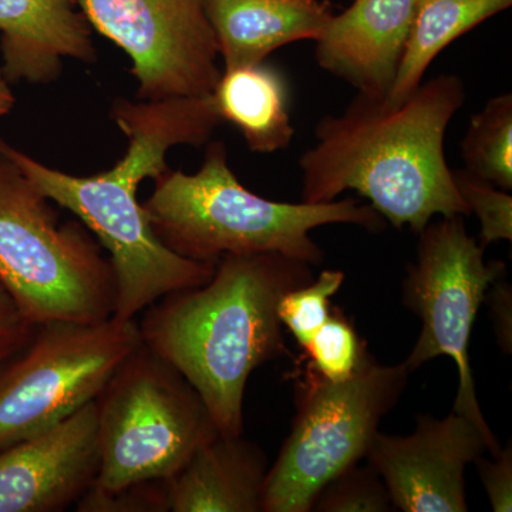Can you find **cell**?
Returning <instances> with one entry per match:
<instances>
[{
    "label": "cell",
    "mask_w": 512,
    "mask_h": 512,
    "mask_svg": "<svg viewBox=\"0 0 512 512\" xmlns=\"http://www.w3.org/2000/svg\"><path fill=\"white\" fill-rule=\"evenodd\" d=\"M111 117L128 140L109 171L76 177L47 167L0 138V150L50 201L72 211L109 251L116 281L114 318L131 320L170 293L207 284L215 264L175 254L154 234L137 198L141 181L168 170L171 147L202 146L221 123L211 94L117 100Z\"/></svg>",
    "instance_id": "cell-1"
},
{
    "label": "cell",
    "mask_w": 512,
    "mask_h": 512,
    "mask_svg": "<svg viewBox=\"0 0 512 512\" xmlns=\"http://www.w3.org/2000/svg\"><path fill=\"white\" fill-rule=\"evenodd\" d=\"M464 101L456 74L421 83L400 101L357 94L342 114L316 126V144L299 160L302 202L335 201L353 190L394 228L416 234L434 217H467L444 156L448 124Z\"/></svg>",
    "instance_id": "cell-2"
},
{
    "label": "cell",
    "mask_w": 512,
    "mask_h": 512,
    "mask_svg": "<svg viewBox=\"0 0 512 512\" xmlns=\"http://www.w3.org/2000/svg\"><path fill=\"white\" fill-rule=\"evenodd\" d=\"M312 268L275 252L225 255L207 284L158 299L138 323L144 345L200 394L220 436L244 434L249 376L286 353L279 301L311 282Z\"/></svg>",
    "instance_id": "cell-3"
},
{
    "label": "cell",
    "mask_w": 512,
    "mask_h": 512,
    "mask_svg": "<svg viewBox=\"0 0 512 512\" xmlns=\"http://www.w3.org/2000/svg\"><path fill=\"white\" fill-rule=\"evenodd\" d=\"M154 181L143 204L151 228L165 247L192 261L217 264L225 255L275 252L318 266L325 254L311 237L313 229L333 224L384 229L383 218L356 200L289 204L254 194L229 168L221 141L208 144L197 173L168 168Z\"/></svg>",
    "instance_id": "cell-4"
},
{
    "label": "cell",
    "mask_w": 512,
    "mask_h": 512,
    "mask_svg": "<svg viewBox=\"0 0 512 512\" xmlns=\"http://www.w3.org/2000/svg\"><path fill=\"white\" fill-rule=\"evenodd\" d=\"M49 201L0 150V282L33 325L110 319V259L82 222L60 225Z\"/></svg>",
    "instance_id": "cell-5"
},
{
    "label": "cell",
    "mask_w": 512,
    "mask_h": 512,
    "mask_svg": "<svg viewBox=\"0 0 512 512\" xmlns=\"http://www.w3.org/2000/svg\"><path fill=\"white\" fill-rule=\"evenodd\" d=\"M96 403L100 468L89 488L96 493L170 480L198 448L220 436L197 390L144 343Z\"/></svg>",
    "instance_id": "cell-6"
},
{
    "label": "cell",
    "mask_w": 512,
    "mask_h": 512,
    "mask_svg": "<svg viewBox=\"0 0 512 512\" xmlns=\"http://www.w3.org/2000/svg\"><path fill=\"white\" fill-rule=\"evenodd\" d=\"M299 372L296 416L266 474L262 512H309L323 487L359 464L409 383L402 363L380 365L369 352L355 375L333 383Z\"/></svg>",
    "instance_id": "cell-7"
},
{
    "label": "cell",
    "mask_w": 512,
    "mask_h": 512,
    "mask_svg": "<svg viewBox=\"0 0 512 512\" xmlns=\"http://www.w3.org/2000/svg\"><path fill=\"white\" fill-rule=\"evenodd\" d=\"M417 235L416 262L407 266L402 295L403 305L423 326L403 365L413 373L436 357H450L458 372L453 410L476 424L497 457L503 447L481 412L468 348L488 289L507 268L501 261L485 262V248L468 234L460 215L430 221Z\"/></svg>",
    "instance_id": "cell-8"
},
{
    "label": "cell",
    "mask_w": 512,
    "mask_h": 512,
    "mask_svg": "<svg viewBox=\"0 0 512 512\" xmlns=\"http://www.w3.org/2000/svg\"><path fill=\"white\" fill-rule=\"evenodd\" d=\"M143 345L136 320L47 322L0 367V450L32 439L94 402Z\"/></svg>",
    "instance_id": "cell-9"
},
{
    "label": "cell",
    "mask_w": 512,
    "mask_h": 512,
    "mask_svg": "<svg viewBox=\"0 0 512 512\" xmlns=\"http://www.w3.org/2000/svg\"><path fill=\"white\" fill-rule=\"evenodd\" d=\"M90 26L130 56L140 100L202 97L222 70L207 0H80Z\"/></svg>",
    "instance_id": "cell-10"
},
{
    "label": "cell",
    "mask_w": 512,
    "mask_h": 512,
    "mask_svg": "<svg viewBox=\"0 0 512 512\" xmlns=\"http://www.w3.org/2000/svg\"><path fill=\"white\" fill-rule=\"evenodd\" d=\"M485 451L481 430L451 410L444 419L419 414L407 436L379 431L365 458L382 477L394 510L466 512V468Z\"/></svg>",
    "instance_id": "cell-11"
},
{
    "label": "cell",
    "mask_w": 512,
    "mask_h": 512,
    "mask_svg": "<svg viewBox=\"0 0 512 512\" xmlns=\"http://www.w3.org/2000/svg\"><path fill=\"white\" fill-rule=\"evenodd\" d=\"M100 468L97 403L0 450V512H59L89 491Z\"/></svg>",
    "instance_id": "cell-12"
},
{
    "label": "cell",
    "mask_w": 512,
    "mask_h": 512,
    "mask_svg": "<svg viewBox=\"0 0 512 512\" xmlns=\"http://www.w3.org/2000/svg\"><path fill=\"white\" fill-rule=\"evenodd\" d=\"M420 0H353L333 13L315 40V56L326 72L360 94L384 99L392 89L412 32Z\"/></svg>",
    "instance_id": "cell-13"
},
{
    "label": "cell",
    "mask_w": 512,
    "mask_h": 512,
    "mask_svg": "<svg viewBox=\"0 0 512 512\" xmlns=\"http://www.w3.org/2000/svg\"><path fill=\"white\" fill-rule=\"evenodd\" d=\"M80 0H0V50L8 82L55 83L64 59L97 60Z\"/></svg>",
    "instance_id": "cell-14"
},
{
    "label": "cell",
    "mask_w": 512,
    "mask_h": 512,
    "mask_svg": "<svg viewBox=\"0 0 512 512\" xmlns=\"http://www.w3.org/2000/svg\"><path fill=\"white\" fill-rule=\"evenodd\" d=\"M224 69L265 62L291 43L316 40L333 16L326 0H207Z\"/></svg>",
    "instance_id": "cell-15"
},
{
    "label": "cell",
    "mask_w": 512,
    "mask_h": 512,
    "mask_svg": "<svg viewBox=\"0 0 512 512\" xmlns=\"http://www.w3.org/2000/svg\"><path fill=\"white\" fill-rule=\"evenodd\" d=\"M268 458L244 436H217L168 480L173 512H262Z\"/></svg>",
    "instance_id": "cell-16"
},
{
    "label": "cell",
    "mask_w": 512,
    "mask_h": 512,
    "mask_svg": "<svg viewBox=\"0 0 512 512\" xmlns=\"http://www.w3.org/2000/svg\"><path fill=\"white\" fill-rule=\"evenodd\" d=\"M211 97L221 121L237 127L254 153H276L292 143L288 80L272 64L222 70Z\"/></svg>",
    "instance_id": "cell-17"
},
{
    "label": "cell",
    "mask_w": 512,
    "mask_h": 512,
    "mask_svg": "<svg viewBox=\"0 0 512 512\" xmlns=\"http://www.w3.org/2000/svg\"><path fill=\"white\" fill-rule=\"evenodd\" d=\"M511 6L512 0H420L402 63L386 99H406L423 83L430 64L447 46Z\"/></svg>",
    "instance_id": "cell-18"
},
{
    "label": "cell",
    "mask_w": 512,
    "mask_h": 512,
    "mask_svg": "<svg viewBox=\"0 0 512 512\" xmlns=\"http://www.w3.org/2000/svg\"><path fill=\"white\" fill-rule=\"evenodd\" d=\"M461 156L468 173L501 190H512L511 93L493 97L471 117L461 143Z\"/></svg>",
    "instance_id": "cell-19"
},
{
    "label": "cell",
    "mask_w": 512,
    "mask_h": 512,
    "mask_svg": "<svg viewBox=\"0 0 512 512\" xmlns=\"http://www.w3.org/2000/svg\"><path fill=\"white\" fill-rule=\"evenodd\" d=\"M309 367L328 382L338 383L355 375L367 352L352 323L332 306L328 320L303 348Z\"/></svg>",
    "instance_id": "cell-20"
},
{
    "label": "cell",
    "mask_w": 512,
    "mask_h": 512,
    "mask_svg": "<svg viewBox=\"0 0 512 512\" xmlns=\"http://www.w3.org/2000/svg\"><path fill=\"white\" fill-rule=\"evenodd\" d=\"M343 282L345 274L342 271L325 269L308 284L293 288L282 296L278 305L279 319L302 349L328 320L332 311L330 299L339 292Z\"/></svg>",
    "instance_id": "cell-21"
},
{
    "label": "cell",
    "mask_w": 512,
    "mask_h": 512,
    "mask_svg": "<svg viewBox=\"0 0 512 512\" xmlns=\"http://www.w3.org/2000/svg\"><path fill=\"white\" fill-rule=\"evenodd\" d=\"M394 510L382 477L367 464L349 467L320 490L312 511L387 512Z\"/></svg>",
    "instance_id": "cell-22"
},
{
    "label": "cell",
    "mask_w": 512,
    "mask_h": 512,
    "mask_svg": "<svg viewBox=\"0 0 512 512\" xmlns=\"http://www.w3.org/2000/svg\"><path fill=\"white\" fill-rule=\"evenodd\" d=\"M453 180L468 210L480 220V242L483 248L498 241H512V197L483 178L454 170Z\"/></svg>",
    "instance_id": "cell-23"
},
{
    "label": "cell",
    "mask_w": 512,
    "mask_h": 512,
    "mask_svg": "<svg viewBox=\"0 0 512 512\" xmlns=\"http://www.w3.org/2000/svg\"><path fill=\"white\" fill-rule=\"evenodd\" d=\"M80 512H167L168 480L130 485L114 493L89 490L77 501Z\"/></svg>",
    "instance_id": "cell-24"
},
{
    "label": "cell",
    "mask_w": 512,
    "mask_h": 512,
    "mask_svg": "<svg viewBox=\"0 0 512 512\" xmlns=\"http://www.w3.org/2000/svg\"><path fill=\"white\" fill-rule=\"evenodd\" d=\"M36 328L0 282V367L28 345Z\"/></svg>",
    "instance_id": "cell-25"
},
{
    "label": "cell",
    "mask_w": 512,
    "mask_h": 512,
    "mask_svg": "<svg viewBox=\"0 0 512 512\" xmlns=\"http://www.w3.org/2000/svg\"><path fill=\"white\" fill-rule=\"evenodd\" d=\"M478 474L494 512L512 511V448H503L493 460L480 457Z\"/></svg>",
    "instance_id": "cell-26"
},
{
    "label": "cell",
    "mask_w": 512,
    "mask_h": 512,
    "mask_svg": "<svg viewBox=\"0 0 512 512\" xmlns=\"http://www.w3.org/2000/svg\"><path fill=\"white\" fill-rule=\"evenodd\" d=\"M490 316L493 320L495 340L505 355L512 352V289L507 281L500 279L488 289Z\"/></svg>",
    "instance_id": "cell-27"
},
{
    "label": "cell",
    "mask_w": 512,
    "mask_h": 512,
    "mask_svg": "<svg viewBox=\"0 0 512 512\" xmlns=\"http://www.w3.org/2000/svg\"><path fill=\"white\" fill-rule=\"evenodd\" d=\"M15 106V97L10 90L8 79L0 69V116H5Z\"/></svg>",
    "instance_id": "cell-28"
}]
</instances>
